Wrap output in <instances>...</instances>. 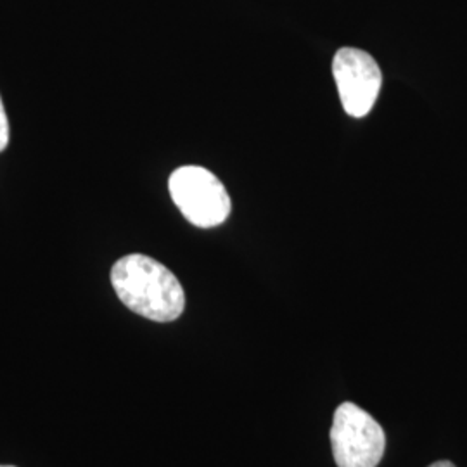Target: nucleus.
Listing matches in <instances>:
<instances>
[{
    "mask_svg": "<svg viewBox=\"0 0 467 467\" xmlns=\"http://www.w3.org/2000/svg\"><path fill=\"white\" fill-rule=\"evenodd\" d=\"M118 298L137 316L171 322L185 308L182 284L160 262L146 254H127L111 270Z\"/></svg>",
    "mask_w": 467,
    "mask_h": 467,
    "instance_id": "nucleus-1",
    "label": "nucleus"
},
{
    "mask_svg": "<svg viewBox=\"0 0 467 467\" xmlns=\"http://www.w3.org/2000/svg\"><path fill=\"white\" fill-rule=\"evenodd\" d=\"M168 187L177 208L196 227H217L231 215L227 189L206 168H177L170 177Z\"/></svg>",
    "mask_w": 467,
    "mask_h": 467,
    "instance_id": "nucleus-2",
    "label": "nucleus"
},
{
    "mask_svg": "<svg viewBox=\"0 0 467 467\" xmlns=\"http://www.w3.org/2000/svg\"><path fill=\"white\" fill-rule=\"evenodd\" d=\"M331 445L337 467H376L383 459L386 434L368 412L345 401L334 412Z\"/></svg>",
    "mask_w": 467,
    "mask_h": 467,
    "instance_id": "nucleus-3",
    "label": "nucleus"
},
{
    "mask_svg": "<svg viewBox=\"0 0 467 467\" xmlns=\"http://www.w3.org/2000/svg\"><path fill=\"white\" fill-rule=\"evenodd\" d=\"M333 75L345 111L355 118L368 115L383 84L376 59L366 50L343 47L334 56Z\"/></svg>",
    "mask_w": 467,
    "mask_h": 467,
    "instance_id": "nucleus-4",
    "label": "nucleus"
},
{
    "mask_svg": "<svg viewBox=\"0 0 467 467\" xmlns=\"http://www.w3.org/2000/svg\"><path fill=\"white\" fill-rule=\"evenodd\" d=\"M7 144H9V121L0 98V152L7 148Z\"/></svg>",
    "mask_w": 467,
    "mask_h": 467,
    "instance_id": "nucleus-5",
    "label": "nucleus"
},
{
    "mask_svg": "<svg viewBox=\"0 0 467 467\" xmlns=\"http://www.w3.org/2000/svg\"><path fill=\"white\" fill-rule=\"evenodd\" d=\"M428 467H455L451 462H449V461H438V462H434V464H431V466Z\"/></svg>",
    "mask_w": 467,
    "mask_h": 467,
    "instance_id": "nucleus-6",
    "label": "nucleus"
},
{
    "mask_svg": "<svg viewBox=\"0 0 467 467\" xmlns=\"http://www.w3.org/2000/svg\"><path fill=\"white\" fill-rule=\"evenodd\" d=\"M0 467H15V466H0Z\"/></svg>",
    "mask_w": 467,
    "mask_h": 467,
    "instance_id": "nucleus-7",
    "label": "nucleus"
}]
</instances>
